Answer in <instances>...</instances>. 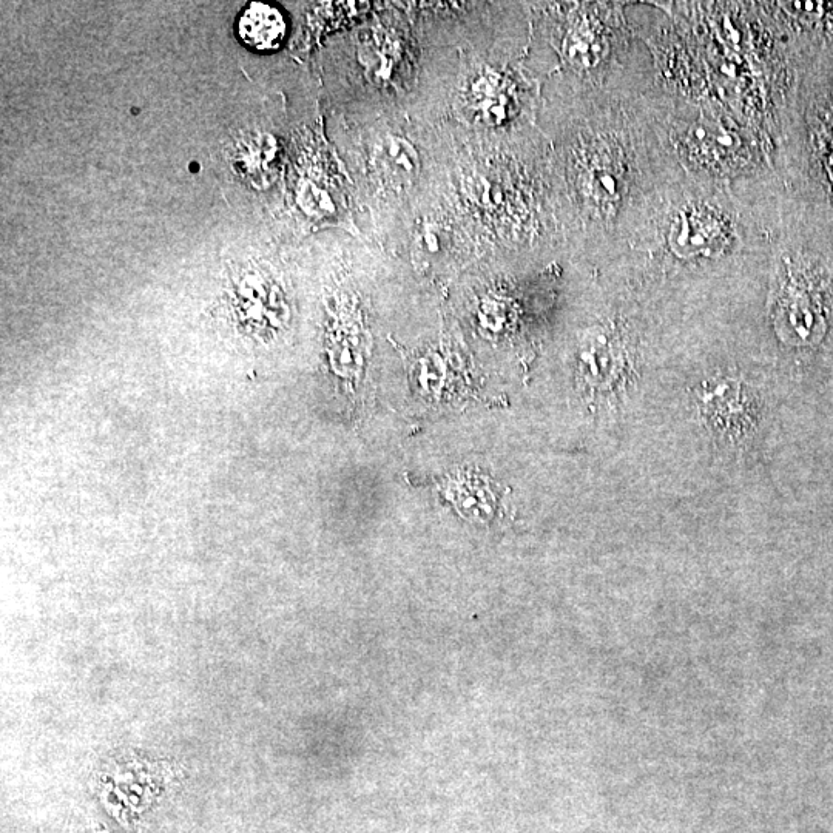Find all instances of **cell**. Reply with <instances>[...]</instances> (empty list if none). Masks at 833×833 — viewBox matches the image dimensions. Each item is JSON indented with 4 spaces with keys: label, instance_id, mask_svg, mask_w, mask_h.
Here are the masks:
<instances>
[{
    "label": "cell",
    "instance_id": "1",
    "mask_svg": "<svg viewBox=\"0 0 833 833\" xmlns=\"http://www.w3.org/2000/svg\"><path fill=\"white\" fill-rule=\"evenodd\" d=\"M238 33L244 44L255 50H274L286 36V22L277 8L250 4L240 17Z\"/></svg>",
    "mask_w": 833,
    "mask_h": 833
},
{
    "label": "cell",
    "instance_id": "2",
    "mask_svg": "<svg viewBox=\"0 0 833 833\" xmlns=\"http://www.w3.org/2000/svg\"><path fill=\"white\" fill-rule=\"evenodd\" d=\"M510 96L502 85L493 79H482L474 88V105L477 115L486 122L505 121L510 112Z\"/></svg>",
    "mask_w": 833,
    "mask_h": 833
},
{
    "label": "cell",
    "instance_id": "3",
    "mask_svg": "<svg viewBox=\"0 0 833 833\" xmlns=\"http://www.w3.org/2000/svg\"><path fill=\"white\" fill-rule=\"evenodd\" d=\"M383 159L386 166L391 169L394 175L400 178L414 176L419 170V158L417 152L409 146L408 141L400 138H391L383 146Z\"/></svg>",
    "mask_w": 833,
    "mask_h": 833
}]
</instances>
